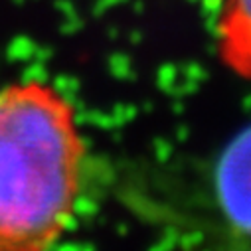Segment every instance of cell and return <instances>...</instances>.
<instances>
[{
	"label": "cell",
	"mask_w": 251,
	"mask_h": 251,
	"mask_svg": "<svg viewBox=\"0 0 251 251\" xmlns=\"http://www.w3.org/2000/svg\"><path fill=\"white\" fill-rule=\"evenodd\" d=\"M216 32L224 66L251 81V0H222Z\"/></svg>",
	"instance_id": "3"
},
{
	"label": "cell",
	"mask_w": 251,
	"mask_h": 251,
	"mask_svg": "<svg viewBox=\"0 0 251 251\" xmlns=\"http://www.w3.org/2000/svg\"><path fill=\"white\" fill-rule=\"evenodd\" d=\"M74 105L42 81L0 89V251H50L81 190Z\"/></svg>",
	"instance_id": "1"
},
{
	"label": "cell",
	"mask_w": 251,
	"mask_h": 251,
	"mask_svg": "<svg viewBox=\"0 0 251 251\" xmlns=\"http://www.w3.org/2000/svg\"><path fill=\"white\" fill-rule=\"evenodd\" d=\"M216 186L226 216L235 227L251 233V125L222 154Z\"/></svg>",
	"instance_id": "2"
}]
</instances>
